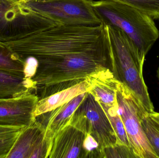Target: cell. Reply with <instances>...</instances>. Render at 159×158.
<instances>
[{
    "label": "cell",
    "mask_w": 159,
    "mask_h": 158,
    "mask_svg": "<svg viewBox=\"0 0 159 158\" xmlns=\"http://www.w3.org/2000/svg\"><path fill=\"white\" fill-rule=\"evenodd\" d=\"M37 14L43 27L22 39V43L8 45L22 59L32 56L38 61L31 79L35 91L61 82L84 79L111 68L112 49L103 21L98 25L68 24Z\"/></svg>",
    "instance_id": "6da1fadb"
},
{
    "label": "cell",
    "mask_w": 159,
    "mask_h": 158,
    "mask_svg": "<svg viewBox=\"0 0 159 158\" xmlns=\"http://www.w3.org/2000/svg\"><path fill=\"white\" fill-rule=\"evenodd\" d=\"M89 131L88 119L78 108L55 136L48 158H88L84 143Z\"/></svg>",
    "instance_id": "8992f818"
},
{
    "label": "cell",
    "mask_w": 159,
    "mask_h": 158,
    "mask_svg": "<svg viewBox=\"0 0 159 158\" xmlns=\"http://www.w3.org/2000/svg\"><path fill=\"white\" fill-rule=\"evenodd\" d=\"M39 96L29 92L13 98L0 99V126L23 128L33 122Z\"/></svg>",
    "instance_id": "52a82bcc"
},
{
    "label": "cell",
    "mask_w": 159,
    "mask_h": 158,
    "mask_svg": "<svg viewBox=\"0 0 159 158\" xmlns=\"http://www.w3.org/2000/svg\"><path fill=\"white\" fill-rule=\"evenodd\" d=\"M78 109L89 122V133L99 144L100 158L103 150L117 144L116 134L106 113L99 103L89 93Z\"/></svg>",
    "instance_id": "9c48e42d"
},
{
    "label": "cell",
    "mask_w": 159,
    "mask_h": 158,
    "mask_svg": "<svg viewBox=\"0 0 159 158\" xmlns=\"http://www.w3.org/2000/svg\"><path fill=\"white\" fill-rule=\"evenodd\" d=\"M83 93L70 101L47 113L42 114V123L45 129V139L51 149L53 140L58 133L70 120L72 117L88 95Z\"/></svg>",
    "instance_id": "30bf717a"
},
{
    "label": "cell",
    "mask_w": 159,
    "mask_h": 158,
    "mask_svg": "<svg viewBox=\"0 0 159 158\" xmlns=\"http://www.w3.org/2000/svg\"><path fill=\"white\" fill-rule=\"evenodd\" d=\"M93 9L124 32L133 41L142 57L146 56L159 37V31L154 19L138 9L123 3L104 0L93 1Z\"/></svg>",
    "instance_id": "3957f363"
},
{
    "label": "cell",
    "mask_w": 159,
    "mask_h": 158,
    "mask_svg": "<svg viewBox=\"0 0 159 158\" xmlns=\"http://www.w3.org/2000/svg\"><path fill=\"white\" fill-rule=\"evenodd\" d=\"M123 3L159 21V0H108Z\"/></svg>",
    "instance_id": "2e32d148"
},
{
    "label": "cell",
    "mask_w": 159,
    "mask_h": 158,
    "mask_svg": "<svg viewBox=\"0 0 159 158\" xmlns=\"http://www.w3.org/2000/svg\"><path fill=\"white\" fill-rule=\"evenodd\" d=\"M141 124L148 140L159 158V132L151 121L146 111L142 115Z\"/></svg>",
    "instance_id": "e0dca14e"
},
{
    "label": "cell",
    "mask_w": 159,
    "mask_h": 158,
    "mask_svg": "<svg viewBox=\"0 0 159 158\" xmlns=\"http://www.w3.org/2000/svg\"><path fill=\"white\" fill-rule=\"evenodd\" d=\"M116 96L120 114L131 149L135 158H158L148 140L141 124L142 115L146 111L128 88L120 81Z\"/></svg>",
    "instance_id": "277c9868"
},
{
    "label": "cell",
    "mask_w": 159,
    "mask_h": 158,
    "mask_svg": "<svg viewBox=\"0 0 159 158\" xmlns=\"http://www.w3.org/2000/svg\"><path fill=\"white\" fill-rule=\"evenodd\" d=\"M34 91L32 79L0 70V99L13 98Z\"/></svg>",
    "instance_id": "4fadbf2b"
},
{
    "label": "cell",
    "mask_w": 159,
    "mask_h": 158,
    "mask_svg": "<svg viewBox=\"0 0 159 158\" xmlns=\"http://www.w3.org/2000/svg\"><path fill=\"white\" fill-rule=\"evenodd\" d=\"M99 104L107 116L113 127L116 137L117 144L125 146L130 148L128 135L119 111L118 103L113 106H107L101 103Z\"/></svg>",
    "instance_id": "5bb4252c"
},
{
    "label": "cell",
    "mask_w": 159,
    "mask_h": 158,
    "mask_svg": "<svg viewBox=\"0 0 159 158\" xmlns=\"http://www.w3.org/2000/svg\"><path fill=\"white\" fill-rule=\"evenodd\" d=\"M21 128H22L0 126V134L5 133L13 131L19 130V129H21Z\"/></svg>",
    "instance_id": "44dd1931"
},
{
    "label": "cell",
    "mask_w": 159,
    "mask_h": 158,
    "mask_svg": "<svg viewBox=\"0 0 159 158\" xmlns=\"http://www.w3.org/2000/svg\"><path fill=\"white\" fill-rule=\"evenodd\" d=\"M23 1H28V2H30V1H34V0H23Z\"/></svg>",
    "instance_id": "cb8c5ba5"
},
{
    "label": "cell",
    "mask_w": 159,
    "mask_h": 158,
    "mask_svg": "<svg viewBox=\"0 0 159 158\" xmlns=\"http://www.w3.org/2000/svg\"><path fill=\"white\" fill-rule=\"evenodd\" d=\"M34 1H35V0H34Z\"/></svg>",
    "instance_id": "d4e9b609"
},
{
    "label": "cell",
    "mask_w": 159,
    "mask_h": 158,
    "mask_svg": "<svg viewBox=\"0 0 159 158\" xmlns=\"http://www.w3.org/2000/svg\"><path fill=\"white\" fill-rule=\"evenodd\" d=\"M25 59L0 45V70L24 76Z\"/></svg>",
    "instance_id": "9a60e30c"
},
{
    "label": "cell",
    "mask_w": 159,
    "mask_h": 158,
    "mask_svg": "<svg viewBox=\"0 0 159 158\" xmlns=\"http://www.w3.org/2000/svg\"><path fill=\"white\" fill-rule=\"evenodd\" d=\"M89 90V84L85 79L71 87L39 99L34 112L35 117L55 109Z\"/></svg>",
    "instance_id": "7c38bea8"
},
{
    "label": "cell",
    "mask_w": 159,
    "mask_h": 158,
    "mask_svg": "<svg viewBox=\"0 0 159 158\" xmlns=\"http://www.w3.org/2000/svg\"><path fill=\"white\" fill-rule=\"evenodd\" d=\"M38 65V61L33 57H28L25 58L24 74L26 79H32L36 73Z\"/></svg>",
    "instance_id": "ffe728a7"
},
{
    "label": "cell",
    "mask_w": 159,
    "mask_h": 158,
    "mask_svg": "<svg viewBox=\"0 0 159 158\" xmlns=\"http://www.w3.org/2000/svg\"><path fill=\"white\" fill-rule=\"evenodd\" d=\"M101 158H135L130 148L119 144L104 148L101 154Z\"/></svg>",
    "instance_id": "d6986e66"
},
{
    "label": "cell",
    "mask_w": 159,
    "mask_h": 158,
    "mask_svg": "<svg viewBox=\"0 0 159 158\" xmlns=\"http://www.w3.org/2000/svg\"><path fill=\"white\" fill-rule=\"evenodd\" d=\"M157 77L158 79L159 80V68L157 70Z\"/></svg>",
    "instance_id": "603a6c76"
},
{
    "label": "cell",
    "mask_w": 159,
    "mask_h": 158,
    "mask_svg": "<svg viewBox=\"0 0 159 158\" xmlns=\"http://www.w3.org/2000/svg\"><path fill=\"white\" fill-rule=\"evenodd\" d=\"M93 0H35L34 12L71 24L98 25L102 22L92 5Z\"/></svg>",
    "instance_id": "5b68a950"
},
{
    "label": "cell",
    "mask_w": 159,
    "mask_h": 158,
    "mask_svg": "<svg viewBox=\"0 0 159 158\" xmlns=\"http://www.w3.org/2000/svg\"><path fill=\"white\" fill-rule=\"evenodd\" d=\"M85 79L89 84L88 92L98 103L107 106L117 104V91L120 81L116 78L112 70L104 69L96 71Z\"/></svg>",
    "instance_id": "8fae6325"
},
{
    "label": "cell",
    "mask_w": 159,
    "mask_h": 158,
    "mask_svg": "<svg viewBox=\"0 0 159 158\" xmlns=\"http://www.w3.org/2000/svg\"><path fill=\"white\" fill-rule=\"evenodd\" d=\"M113 55L112 70L116 78L128 88L148 113L154 112L143 76L145 58L142 57L133 41L120 29L106 24Z\"/></svg>",
    "instance_id": "7a4b0ae2"
},
{
    "label": "cell",
    "mask_w": 159,
    "mask_h": 158,
    "mask_svg": "<svg viewBox=\"0 0 159 158\" xmlns=\"http://www.w3.org/2000/svg\"><path fill=\"white\" fill-rule=\"evenodd\" d=\"M22 129L0 134V158H7Z\"/></svg>",
    "instance_id": "ac0fdd59"
},
{
    "label": "cell",
    "mask_w": 159,
    "mask_h": 158,
    "mask_svg": "<svg viewBox=\"0 0 159 158\" xmlns=\"http://www.w3.org/2000/svg\"><path fill=\"white\" fill-rule=\"evenodd\" d=\"M151 121L152 122H153V124H154V125H155V127H156V128H157V129L158 130L159 132V124H158V123H156V122H154L152 121V120H151Z\"/></svg>",
    "instance_id": "7402d4cb"
},
{
    "label": "cell",
    "mask_w": 159,
    "mask_h": 158,
    "mask_svg": "<svg viewBox=\"0 0 159 158\" xmlns=\"http://www.w3.org/2000/svg\"><path fill=\"white\" fill-rule=\"evenodd\" d=\"M50 150L45 129L36 118L21 129L7 158H48Z\"/></svg>",
    "instance_id": "ba28073f"
}]
</instances>
